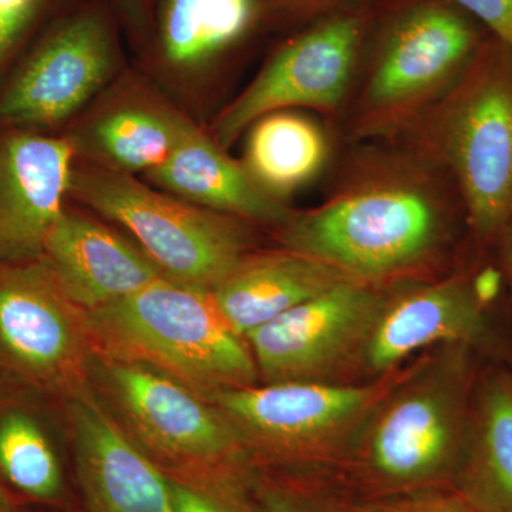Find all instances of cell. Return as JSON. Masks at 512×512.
<instances>
[{"label": "cell", "instance_id": "obj_1", "mask_svg": "<svg viewBox=\"0 0 512 512\" xmlns=\"http://www.w3.org/2000/svg\"><path fill=\"white\" fill-rule=\"evenodd\" d=\"M397 147L360 156L328 201L275 227L276 241L375 286L439 278L476 258L450 175Z\"/></svg>", "mask_w": 512, "mask_h": 512}, {"label": "cell", "instance_id": "obj_2", "mask_svg": "<svg viewBox=\"0 0 512 512\" xmlns=\"http://www.w3.org/2000/svg\"><path fill=\"white\" fill-rule=\"evenodd\" d=\"M485 362L466 345L437 346L407 362L322 483L357 497L450 488Z\"/></svg>", "mask_w": 512, "mask_h": 512}, {"label": "cell", "instance_id": "obj_3", "mask_svg": "<svg viewBox=\"0 0 512 512\" xmlns=\"http://www.w3.org/2000/svg\"><path fill=\"white\" fill-rule=\"evenodd\" d=\"M488 36L453 0H392L375 9L350 136L400 140L453 89Z\"/></svg>", "mask_w": 512, "mask_h": 512}, {"label": "cell", "instance_id": "obj_4", "mask_svg": "<svg viewBox=\"0 0 512 512\" xmlns=\"http://www.w3.org/2000/svg\"><path fill=\"white\" fill-rule=\"evenodd\" d=\"M456 184L478 255L512 214V46L490 35L461 79L400 140Z\"/></svg>", "mask_w": 512, "mask_h": 512}, {"label": "cell", "instance_id": "obj_5", "mask_svg": "<svg viewBox=\"0 0 512 512\" xmlns=\"http://www.w3.org/2000/svg\"><path fill=\"white\" fill-rule=\"evenodd\" d=\"M87 319L97 359L146 366L202 399L259 382L247 340L231 329L211 292L163 276Z\"/></svg>", "mask_w": 512, "mask_h": 512}, {"label": "cell", "instance_id": "obj_6", "mask_svg": "<svg viewBox=\"0 0 512 512\" xmlns=\"http://www.w3.org/2000/svg\"><path fill=\"white\" fill-rule=\"evenodd\" d=\"M403 369L363 384H255L224 390L208 402L234 427L255 471L326 481Z\"/></svg>", "mask_w": 512, "mask_h": 512}, {"label": "cell", "instance_id": "obj_7", "mask_svg": "<svg viewBox=\"0 0 512 512\" xmlns=\"http://www.w3.org/2000/svg\"><path fill=\"white\" fill-rule=\"evenodd\" d=\"M504 289L503 272L491 255L476 256L439 278L390 286L357 383L375 382L416 353L443 345L470 346L487 362L512 367V336L500 313Z\"/></svg>", "mask_w": 512, "mask_h": 512}, {"label": "cell", "instance_id": "obj_8", "mask_svg": "<svg viewBox=\"0 0 512 512\" xmlns=\"http://www.w3.org/2000/svg\"><path fill=\"white\" fill-rule=\"evenodd\" d=\"M69 192L127 228L165 278L190 288L214 291L254 247L252 222L175 200L124 171L73 170Z\"/></svg>", "mask_w": 512, "mask_h": 512}, {"label": "cell", "instance_id": "obj_9", "mask_svg": "<svg viewBox=\"0 0 512 512\" xmlns=\"http://www.w3.org/2000/svg\"><path fill=\"white\" fill-rule=\"evenodd\" d=\"M93 357L87 312L45 256L0 266V382L70 399L84 392Z\"/></svg>", "mask_w": 512, "mask_h": 512}, {"label": "cell", "instance_id": "obj_10", "mask_svg": "<svg viewBox=\"0 0 512 512\" xmlns=\"http://www.w3.org/2000/svg\"><path fill=\"white\" fill-rule=\"evenodd\" d=\"M375 3L309 23L265 64L212 124L214 140L228 148L255 121L291 109L336 114L352 92Z\"/></svg>", "mask_w": 512, "mask_h": 512}, {"label": "cell", "instance_id": "obj_11", "mask_svg": "<svg viewBox=\"0 0 512 512\" xmlns=\"http://www.w3.org/2000/svg\"><path fill=\"white\" fill-rule=\"evenodd\" d=\"M97 362L128 436L165 474L254 471L234 427L214 404L146 366Z\"/></svg>", "mask_w": 512, "mask_h": 512}, {"label": "cell", "instance_id": "obj_12", "mask_svg": "<svg viewBox=\"0 0 512 512\" xmlns=\"http://www.w3.org/2000/svg\"><path fill=\"white\" fill-rule=\"evenodd\" d=\"M389 291L346 281L252 330L245 340L259 382L359 384L363 352Z\"/></svg>", "mask_w": 512, "mask_h": 512}, {"label": "cell", "instance_id": "obj_13", "mask_svg": "<svg viewBox=\"0 0 512 512\" xmlns=\"http://www.w3.org/2000/svg\"><path fill=\"white\" fill-rule=\"evenodd\" d=\"M67 416L86 512H174L167 474L86 390Z\"/></svg>", "mask_w": 512, "mask_h": 512}, {"label": "cell", "instance_id": "obj_14", "mask_svg": "<svg viewBox=\"0 0 512 512\" xmlns=\"http://www.w3.org/2000/svg\"><path fill=\"white\" fill-rule=\"evenodd\" d=\"M74 151L70 138L19 134L0 141V266L45 254L70 190Z\"/></svg>", "mask_w": 512, "mask_h": 512}, {"label": "cell", "instance_id": "obj_15", "mask_svg": "<svg viewBox=\"0 0 512 512\" xmlns=\"http://www.w3.org/2000/svg\"><path fill=\"white\" fill-rule=\"evenodd\" d=\"M111 40L99 15L64 23L33 55L0 103L12 123L52 124L69 117L109 73Z\"/></svg>", "mask_w": 512, "mask_h": 512}, {"label": "cell", "instance_id": "obj_16", "mask_svg": "<svg viewBox=\"0 0 512 512\" xmlns=\"http://www.w3.org/2000/svg\"><path fill=\"white\" fill-rule=\"evenodd\" d=\"M43 256L70 301L86 312L164 276L143 251L77 212H62L47 235Z\"/></svg>", "mask_w": 512, "mask_h": 512}, {"label": "cell", "instance_id": "obj_17", "mask_svg": "<svg viewBox=\"0 0 512 512\" xmlns=\"http://www.w3.org/2000/svg\"><path fill=\"white\" fill-rule=\"evenodd\" d=\"M450 490L476 512H512V367L485 362Z\"/></svg>", "mask_w": 512, "mask_h": 512}, {"label": "cell", "instance_id": "obj_18", "mask_svg": "<svg viewBox=\"0 0 512 512\" xmlns=\"http://www.w3.org/2000/svg\"><path fill=\"white\" fill-rule=\"evenodd\" d=\"M346 281L350 279L336 269L291 249L252 251L211 295L231 329L245 339L252 330Z\"/></svg>", "mask_w": 512, "mask_h": 512}, {"label": "cell", "instance_id": "obj_19", "mask_svg": "<svg viewBox=\"0 0 512 512\" xmlns=\"http://www.w3.org/2000/svg\"><path fill=\"white\" fill-rule=\"evenodd\" d=\"M154 184L208 210L278 227L292 210L255 183L244 164L191 123L171 156L147 173Z\"/></svg>", "mask_w": 512, "mask_h": 512}, {"label": "cell", "instance_id": "obj_20", "mask_svg": "<svg viewBox=\"0 0 512 512\" xmlns=\"http://www.w3.org/2000/svg\"><path fill=\"white\" fill-rule=\"evenodd\" d=\"M8 384L12 392L0 394V485L19 504L57 505L66 485L55 434L36 393Z\"/></svg>", "mask_w": 512, "mask_h": 512}, {"label": "cell", "instance_id": "obj_21", "mask_svg": "<svg viewBox=\"0 0 512 512\" xmlns=\"http://www.w3.org/2000/svg\"><path fill=\"white\" fill-rule=\"evenodd\" d=\"M328 157L322 127L302 114L282 110L252 124L242 164L262 190L285 202L323 170Z\"/></svg>", "mask_w": 512, "mask_h": 512}, {"label": "cell", "instance_id": "obj_22", "mask_svg": "<svg viewBox=\"0 0 512 512\" xmlns=\"http://www.w3.org/2000/svg\"><path fill=\"white\" fill-rule=\"evenodd\" d=\"M256 0H168L163 46L177 64L202 62L237 42L252 25Z\"/></svg>", "mask_w": 512, "mask_h": 512}, {"label": "cell", "instance_id": "obj_23", "mask_svg": "<svg viewBox=\"0 0 512 512\" xmlns=\"http://www.w3.org/2000/svg\"><path fill=\"white\" fill-rule=\"evenodd\" d=\"M187 124L178 116L123 110L101 121L96 138L103 153L120 171L150 173L171 156Z\"/></svg>", "mask_w": 512, "mask_h": 512}, {"label": "cell", "instance_id": "obj_24", "mask_svg": "<svg viewBox=\"0 0 512 512\" xmlns=\"http://www.w3.org/2000/svg\"><path fill=\"white\" fill-rule=\"evenodd\" d=\"M255 471L200 477L168 476L174 512H258L252 478Z\"/></svg>", "mask_w": 512, "mask_h": 512}, {"label": "cell", "instance_id": "obj_25", "mask_svg": "<svg viewBox=\"0 0 512 512\" xmlns=\"http://www.w3.org/2000/svg\"><path fill=\"white\" fill-rule=\"evenodd\" d=\"M309 481L326 512H476L450 488L417 493L357 497L330 487L322 481Z\"/></svg>", "mask_w": 512, "mask_h": 512}, {"label": "cell", "instance_id": "obj_26", "mask_svg": "<svg viewBox=\"0 0 512 512\" xmlns=\"http://www.w3.org/2000/svg\"><path fill=\"white\" fill-rule=\"evenodd\" d=\"M252 494L258 512H326L313 485L302 478L258 471L252 478Z\"/></svg>", "mask_w": 512, "mask_h": 512}, {"label": "cell", "instance_id": "obj_27", "mask_svg": "<svg viewBox=\"0 0 512 512\" xmlns=\"http://www.w3.org/2000/svg\"><path fill=\"white\" fill-rule=\"evenodd\" d=\"M275 12L301 22H316L336 13L370 5L373 0H256Z\"/></svg>", "mask_w": 512, "mask_h": 512}, {"label": "cell", "instance_id": "obj_28", "mask_svg": "<svg viewBox=\"0 0 512 512\" xmlns=\"http://www.w3.org/2000/svg\"><path fill=\"white\" fill-rule=\"evenodd\" d=\"M501 42L512 46V0H453Z\"/></svg>", "mask_w": 512, "mask_h": 512}, {"label": "cell", "instance_id": "obj_29", "mask_svg": "<svg viewBox=\"0 0 512 512\" xmlns=\"http://www.w3.org/2000/svg\"><path fill=\"white\" fill-rule=\"evenodd\" d=\"M495 261L503 272L508 292L512 296V214L508 218L493 248Z\"/></svg>", "mask_w": 512, "mask_h": 512}, {"label": "cell", "instance_id": "obj_30", "mask_svg": "<svg viewBox=\"0 0 512 512\" xmlns=\"http://www.w3.org/2000/svg\"><path fill=\"white\" fill-rule=\"evenodd\" d=\"M32 16L0 15V57L8 52Z\"/></svg>", "mask_w": 512, "mask_h": 512}, {"label": "cell", "instance_id": "obj_31", "mask_svg": "<svg viewBox=\"0 0 512 512\" xmlns=\"http://www.w3.org/2000/svg\"><path fill=\"white\" fill-rule=\"evenodd\" d=\"M36 0H0V15L32 16Z\"/></svg>", "mask_w": 512, "mask_h": 512}, {"label": "cell", "instance_id": "obj_32", "mask_svg": "<svg viewBox=\"0 0 512 512\" xmlns=\"http://www.w3.org/2000/svg\"><path fill=\"white\" fill-rule=\"evenodd\" d=\"M124 15L134 26H141L146 20V5L144 0H117Z\"/></svg>", "mask_w": 512, "mask_h": 512}, {"label": "cell", "instance_id": "obj_33", "mask_svg": "<svg viewBox=\"0 0 512 512\" xmlns=\"http://www.w3.org/2000/svg\"><path fill=\"white\" fill-rule=\"evenodd\" d=\"M0 512H23V505L19 504L2 485H0Z\"/></svg>", "mask_w": 512, "mask_h": 512}, {"label": "cell", "instance_id": "obj_34", "mask_svg": "<svg viewBox=\"0 0 512 512\" xmlns=\"http://www.w3.org/2000/svg\"><path fill=\"white\" fill-rule=\"evenodd\" d=\"M23 512H26L25 510H23Z\"/></svg>", "mask_w": 512, "mask_h": 512}]
</instances>
